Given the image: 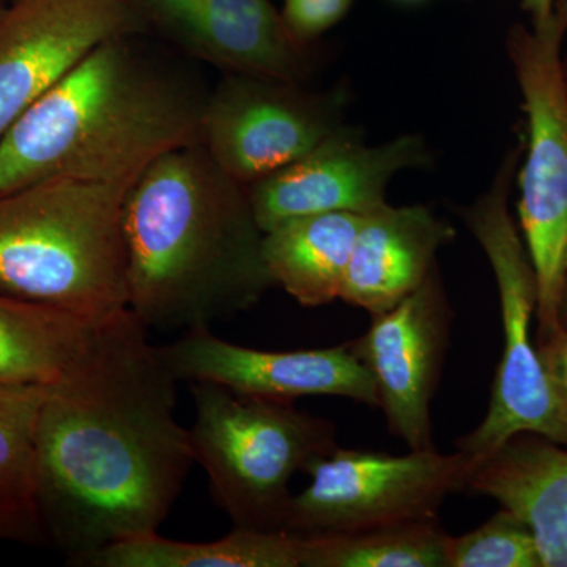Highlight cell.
<instances>
[{
    "label": "cell",
    "instance_id": "cell-1",
    "mask_svg": "<svg viewBox=\"0 0 567 567\" xmlns=\"http://www.w3.org/2000/svg\"><path fill=\"white\" fill-rule=\"evenodd\" d=\"M147 333L130 309L99 323L41 409L33 505L71 565L158 533L196 462L178 379Z\"/></svg>",
    "mask_w": 567,
    "mask_h": 567
},
{
    "label": "cell",
    "instance_id": "cell-2",
    "mask_svg": "<svg viewBox=\"0 0 567 567\" xmlns=\"http://www.w3.org/2000/svg\"><path fill=\"white\" fill-rule=\"evenodd\" d=\"M128 309L147 330L193 331L254 308L275 287L248 186L200 142L164 153L123 213Z\"/></svg>",
    "mask_w": 567,
    "mask_h": 567
},
{
    "label": "cell",
    "instance_id": "cell-3",
    "mask_svg": "<svg viewBox=\"0 0 567 567\" xmlns=\"http://www.w3.org/2000/svg\"><path fill=\"white\" fill-rule=\"evenodd\" d=\"M106 41L0 137V193L48 178L136 181L200 142L208 93L137 37Z\"/></svg>",
    "mask_w": 567,
    "mask_h": 567
},
{
    "label": "cell",
    "instance_id": "cell-4",
    "mask_svg": "<svg viewBox=\"0 0 567 567\" xmlns=\"http://www.w3.org/2000/svg\"><path fill=\"white\" fill-rule=\"evenodd\" d=\"M136 181L0 193V293L102 323L128 309L123 213Z\"/></svg>",
    "mask_w": 567,
    "mask_h": 567
},
{
    "label": "cell",
    "instance_id": "cell-5",
    "mask_svg": "<svg viewBox=\"0 0 567 567\" xmlns=\"http://www.w3.org/2000/svg\"><path fill=\"white\" fill-rule=\"evenodd\" d=\"M196 417L189 429L194 457L207 472L213 499L234 528L284 532L295 473L333 453L331 421L293 402L235 393L192 382Z\"/></svg>",
    "mask_w": 567,
    "mask_h": 567
},
{
    "label": "cell",
    "instance_id": "cell-6",
    "mask_svg": "<svg viewBox=\"0 0 567 567\" xmlns=\"http://www.w3.org/2000/svg\"><path fill=\"white\" fill-rule=\"evenodd\" d=\"M567 0L546 20L511 29L506 40L527 141L517 167L518 227L537 279V333L561 328L559 300L567 275V89L563 47Z\"/></svg>",
    "mask_w": 567,
    "mask_h": 567
},
{
    "label": "cell",
    "instance_id": "cell-7",
    "mask_svg": "<svg viewBox=\"0 0 567 567\" xmlns=\"http://www.w3.org/2000/svg\"><path fill=\"white\" fill-rule=\"evenodd\" d=\"M520 156L522 145L507 152L491 188L458 210L494 271L505 334L487 415L475 431L457 440L458 451L480 461L518 434L546 436L567 446V423L548 386L533 338L537 311L535 267L509 208L511 186Z\"/></svg>",
    "mask_w": 567,
    "mask_h": 567
},
{
    "label": "cell",
    "instance_id": "cell-8",
    "mask_svg": "<svg viewBox=\"0 0 567 567\" xmlns=\"http://www.w3.org/2000/svg\"><path fill=\"white\" fill-rule=\"evenodd\" d=\"M480 462L458 450L391 456L336 446L309 466L311 484L292 496L284 532L330 535L436 517L447 495L468 488Z\"/></svg>",
    "mask_w": 567,
    "mask_h": 567
},
{
    "label": "cell",
    "instance_id": "cell-9",
    "mask_svg": "<svg viewBox=\"0 0 567 567\" xmlns=\"http://www.w3.org/2000/svg\"><path fill=\"white\" fill-rule=\"evenodd\" d=\"M346 92L223 73L208 93L200 144L224 173L245 186L282 169L342 126Z\"/></svg>",
    "mask_w": 567,
    "mask_h": 567
},
{
    "label": "cell",
    "instance_id": "cell-10",
    "mask_svg": "<svg viewBox=\"0 0 567 567\" xmlns=\"http://www.w3.org/2000/svg\"><path fill=\"white\" fill-rule=\"evenodd\" d=\"M144 33L123 0H7L0 7V137L100 44Z\"/></svg>",
    "mask_w": 567,
    "mask_h": 567
},
{
    "label": "cell",
    "instance_id": "cell-11",
    "mask_svg": "<svg viewBox=\"0 0 567 567\" xmlns=\"http://www.w3.org/2000/svg\"><path fill=\"white\" fill-rule=\"evenodd\" d=\"M429 162L427 145L416 134L369 145L361 133L342 125L297 162L249 185V199L264 233L319 213L365 215L388 204L386 188L395 175Z\"/></svg>",
    "mask_w": 567,
    "mask_h": 567
},
{
    "label": "cell",
    "instance_id": "cell-12",
    "mask_svg": "<svg viewBox=\"0 0 567 567\" xmlns=\"http://www.w3.org/2000/svg\"><path fill=\"white\" fill-rule=\"evenodd\" d=\"M453 311L436 267L391 311L350 342L358 360L374 377L379 406L391 435L410 451L435 450L431 404L450 341Z\"/></svg>",
    "mask_w": 567,
    "mask_h": 567
},
{
    "label": "cell",
    "instance_id": "cell-13",
    "mask_svg": "<svg viewBox=\"0 0 567 567\" xmlns=\"http://www.w3.org/2000/svg\"><path fill=\"white\" fill-rule=\"evenodd\" d=\"M142 31L173 43L186 58L223 73L303 84V44L270 0H123Z\"/></svg>",
    "mask_w": 567,
    "mask_h": 567
},
{
    "label": "cell",
    "instance_id": "cell-14",
    "mask_svg": "<svg viewBox=\"0 0 567 567\" xmlns=\"http://www.w3.org/2000/svg\"><path fill=\"white\" fill-rule=\"evenodd\" d=\"M159 350L178 382H213L274 401L338 395L379 406L374 377L350 342L330 349L267 352L233 344L216 338L210 328H200L185 331Z\"/></svg>",
    "mask_w": 567,
    "mask_h": 567
},
{
    "label": "cell",
    "instance_id": "cell-15",
    "mask_svg": "<svg viewBox=\"0 0 567 567\" xmlns=\"http://www.w3.org/2000/svg\"><path fill=\"white\" fill-rule=\"evenodd\" d=\"M456 230L424 205H382L361 218L341 300L372 317L391 311L434 271Z\"/></svg>",
    "mask_w": 567,
    "mask_h": 567
},
{
    "label": "cell",
    "instance_id": "cell-16",
    "mask_svg": "<svg viewBox=\"0 0 567 567\" xmlns=\"http://www.w3.org/2000/svg\"><path fill=\"white\" fill-rule=\"evenodd\" d=\"M468 488L524 518L546 567H567V446L518 434L483 458Z\"/></svg>",
    "mask_w": 567,
    "mask_h": 567
},
{
    "label": "cell",
    "instance_id": "cell-17",
    "mask_svg": "<svg viewBox=\"0 0 567 567\" xmlns=\"http://www.w3.org/2000/svg\"><path fill=\"white\" fill-rule=\"evenodd\" d=\"M361 218L358 213H319L264 233V260L275 286L305 308L341 298Z\"/></svg>",
    "mask_w": 567,
    "mask_h": 567
},
{
    "label": "cell",
    "instance_id": "cell-18",
    "mask_svg": "<svg viewBox=\"0 0 567 567\" xmlns=\"http://www.w3.org/2000/svg\"><path fill=\"white\" fill-rule=\"evenodd\" d=\"M99 323L0 293V386H54L91 346Z\"/></svg>",
    "mask_w": 567,
    "mask_h": 567
},
{
    "label": "cell",
    "instance_id": "cell-19",
    "mask_svg": "<svg viewBox=\"0 0 567 567\" xmlns=\"http://www.w3.org/2000/svg\"><path fill=\"white\" fill-rule=\"evenodd\" d=\"M91 567H298L301 537L286 532L234 528L213 543H181L158 533L111 544L93 554Z\"/></svg>",
    "mask_w": 567,
    "mask_h": 567
},
{
    "label": "cell",
    "instance_id": "cell-20",
    "mask_svg": "<svg viewBox=\"0 0 567 567\" xmlns=\"http://www.w3.org/2000/svg\"><path fill=\"white\" fill-rule=\"evenodd\" d=\"M300 537L303 567H450L451 536L439 517Z\"/></svg>",
    "mask_w": 567,
    "mask_h": 567
},
{
    "label": "cell",
    "instance_id": "cell-21",
    "mask_svg": "<svg viewBox=\"0 0 567 567\" xmlns=\"http://www.w3.org/2000/svg\"><path fill=\"white\" fill-rule=\"evenodd\" d=\"M50 391L51 386H0V502L35 509L37 431Z\"/></svg>",
    "mask_w": 567,
    "mask_h": 567
},
{
    "label": "cell",
    "instance_id": "cell-22",
    "mask_svg": "<svg viewBox=\"0 0 567 567\" xmlns=\"http://www.w3.org/2000/svg\"><path fill=\"white\" fill-rule=\"evenodd\" d=\"M450 567H546L535 533L524 518L502 507L480 528L451 536Z\"/></svg>",
    "mask_w": 567,
    "mask_h": 567
},
{
    "label": "cell",
    "instance_id": "cell-23",
    "mask_svg": "<svg viewBox=\"0 0 567 567\" xmlns=\"http://www.w3.org/2000/svg\"><path fill=\"white\" fill-rule=\"evenodd\" d=\"M353 0H284L282 20L295 40L316 39L344 18Z\"/></svg>",
    "mask_w": 567,
    "mask_h": 567
},
{
    "label": "cell",
    "instance_id": "cell-24",
    "mask_svg": "<svg viewBox=\"0 0 567 567\" xmlns=\"http://www.w3.org/2000/svg\"><path fill=\"white\" fill-rule=\"evenodd\" d=\"M537 353L546 372L548 386L559 413L567 423V330L559 328L546 338L536 339Z\"/></svg>",
    "mask_w": 567,
    "mask_h": 567
},
{
    "label": "cell",
    "instance_id": "cell-25",
    "mask_svg": "<svg viewBox=\"0 0 567 567\" xmlns=\"http://www.w3.org/2000/svg\"><path fill=\"white\" fill-rule=\"evenodd\" d=\"M0 539L25 543L44 539L35 509L17 503L0 502Z\"/></svg>",
    "mask_w": 567,
    "mask_h": 567
},
{
    "label": "cell",
    "instance_id": "cell-26",
    "mask_svg": "<svg viewBox=\"0 0 567 567\" xmlns=\"http://www.w3.org/2000/svg\"><path fill=\"white\" fill-rule=\"evenodd\" d=\"M559 2L563 0H522V9L527 11L529 20L543 21L557 9Z\"/></svg>",
    "mask_w": 567,
    "mask_h": 567
},
{
    "label": "cell",
    "instance_id": "cell-27",
    "mask_svg": "<svg viewBox=\"0 0 567 567\" xmlns=\"http://www.w3.org/2000/svg\"><path fill=\"white\" fill-rule=\"evenodd\" d=\"M559 324L567 330V275L563 284L561 300H559Z\"/></svg>",
    "mask_w": 567,
    "mask_h": 567
},
{
    "label": "cell",
    "instance_id": "cell-28",
    "mask_svg": "<svg viewBox=\"0 0 567 567\" xmlns=\"http://www.w3.org/2000/svg\"><path fill=\"white\" fill-rule=\"evenodd\" d=\"M563 73H565V82L567 89V55H565V61H563Z\"/></svg>",
    "mask_w": 567,
    "mask_h": 567
},
{
    "label": "cell",
    "instance_id": "cell-29",
    "mask_svg": "<svg viewBox=\"0 0 567 567\" xmlns=\"http://www.w3.org/2000/svg\"><path fill=\"white\" fill-rule=\"evenodd\" d=\"M402 2H416V0H402Z\"/></svg>",
    "mask_w": 567,
    "mask_h": 567
},
{
    "label": "cell",
    "instance_id": "cell-30",
    "mask_svg": "<svg viewBox=\"0 0 567 567\" xmlns=\"http://www.w3.org/2000/svg\"><path fill=\"white\" fill-rule=\"evenodd\" d=\"M6 2H7V0H0V7H2L3 3H6Z\"/></svg>",
    "mask_w": 567,
    "mask_h": 567
}]
</instances>
